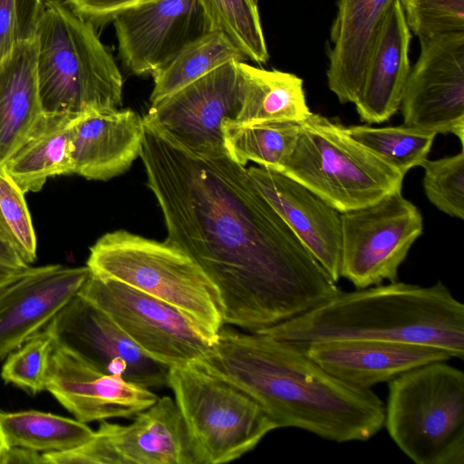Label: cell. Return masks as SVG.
I'll list each match as a JSON object with an SVG mask.
<instances>
[{
    "instance_id": "1",
    "label": "cell",
    "mask_w": 464,
    "mask_h": 464,
    "mask_svg": "<svg viewBox=\"0 0 464 464\" xmlns=\"http://www.w3.org/2000/svg\"><path fill=\"white\" fill-rule=\"evenodd\" d=\"M142 120L140 157L166 240L216 285L224 324L256 333L340 291L225 147L190 148Z\"/></svg>"
},
{
    "instance_id": "2",
    "label": "cell",
    "mask_w": 464,
    "mask_h": 464,
    "mask_svg": "<svg viewBox=\"0 0 464 464\" xmlns=\"http://www.w3.org/2000/svg\"><path fill=\"white\" fill-rule=\"evenodd\" d=\"M194 363L248 394L277 429H300L343 443L368 440L384 426L379 396L331 375L304 344L223 325Z\"/></svg>"
},
{
    "instance_id": "3",
    "label": "cell",
    "mask_w": 464,
    "mask_h": 464,
    "mask_svg": "<svg viewBox=\"0 0 464 464\" xmlns=\"http://www.w3.org/2000/svg\"><path fill=\"white\" fill-rule=\"evenodd\" d=\"M258 333L304 345L343 339L407 342L463 359L464 304L440 281L430 286L394 281L340 290L313 309Z\"/></svg>"
},
{
    "instance_id": "4",
    "label": "cell",
    "mask_w": 464,
    "mask_h": 464,
    "mask_svg": "<svg viewBox=\"0 0 464 464\" xmlns=\"http://www.w3.org/2000/svg\"><path fill=\"white\" fill-rule=\"evenodd\" d=\"M35 40L44 113L81 114L121 106L123 80L114 59L96 27L65 1H44Z\"/></svg>"
},
{
    "instance_id": "5",
    "label": "cell",
    "mask_w": 464,
    "mask_h": 464,
    "mask_svg": "<svg viewBox=\"0 0 464 464\" xmlns=\"http://www.w3.org/2000/svg\"><path fill=\"white\" fill-rule=\"evenodd\" d=\"M92 274L116 280L175 307L216 338L223 323L216 285L184 251L127 230L102 236L91 247Z\"/></svg>"
},
{
    "instance_id": "6",
    "label": "cell",
    "mask_w": 464,
    "mask_h": 464,
    "mask_svg": "<svg viewBox=\"0 0 464 464\" xmlns=\"http://www.w3.org/2000/svg\"><path fill=\"white\" fill-rule=\"evenodd\" d=\"M432 362L388 382L384 425L417 464L464 463V372Z\"/></svg>"
},
{
    "instance_id": "7",
    "label": "cell",
    "mask_w": 464,
    "mask_h": 464,
    "mask_svg": "<svg viewBox=\"0 0 464 464\" xmlns=\"http://www.w3.org/2000/svg\"><path fill=\"white\" fill-rule=\"evenodd\" d=\"M299 126L296 146L280 172L338 212L401 190L404 176L351 137L344 126L313 112Z\"/></svg>"
},
{
    "instance_id": "8",
    "label": "cell",
    "mask_w": 464,
    "mask_h": 464,
    "mask_svg": "<svg viewBox=\"0 0 464 464\" xmlns=\"http://www.w3.org/2000/svg\"><path fill=\"white\" fill-rule=\"evenodd\" d=\"M167 381L199 464L239 459L277 429L248 394L195 363L169 367Z\"/></svg>"
},
{
    "instance_id": "9",
    "label": "cell",
    "mask_w": 464,
    "mask_h": 464,
    "mask_svg": "<svg viewBox=\"0 0 464 464\" xmlns=\"http://www.w3.org/2000/svg\"><path fill=\"white\" fill-rule=\"evenodd\" d=\"M78 295L103 311L149 357L168 368L194 363L216 338L167 303L91 275Z\"/></svg>"
},
{
    "instance_id": "10",
    "label": "cell",
    "mask_w": 464,
    "mask_h": 464,
    "mask_svg": "<svg viewBox=\"0 0 464 464\" xmlns=\"http://www.w3.org/2000/svg\"><path fill=\"white\" fill-rule=\"evenodd\" d=\"M340 276L356 288L396 281L399 267L423 230L420 212L401 190L340 213Z\"/></svg>"
},
{
    "instance_id": "11",
    "label": "cell",
    "mask_w": 464,
    "mask_h": 464,
    "mask_svg": "<svg viewBox=\"0 0 464 464\" xmlns=\"http://www.w3.org/2000/svg\"><path fill=\"white\" fill-rule=\"evenodd\" d=\"M128 425L102 420L92 437L68 451L42 453L44 464H199L183 418L159 397Z\"/></svg>"
},
{
    "instance_id": "12",
    "label": "cell",
    "mask_w": 464,
    "mask_h": 464,
    "mask_svg": "<svg viewBox=\"0 0 464 464\" xmlns=\"http://www.w3.org/2000/svg\"><path fill=\"white\" fill-rule=\"evenodd\" d=\"M401 97L403 124L464 140V32L420 39Z\"/></svg>"
},
{
    "instance_id": "13",
    "label": "cell",
    "mask_w": 464,
    "mask_h": 464,
    "mask_svg": "<svg viewBox=\"0 0 464 464\" xmlns=\"http://www.w3.org/2000/svg\"><path fill=\"white\" fill-rule=\"evenodd\" d=\"M54 345L146 388L168 384L169 368L142 352L103 311L79 295L46 324Z\"/></svg>"
},
{
    "instance_id": "14",
    "label": "cell",
    "mask_w": 464,
    "mask_h": 464,
    "mask_svg": "<svg viewBox=\"0 0 464 464\" xmlns=\"http://www.w3.org/2000/svg\"><path fill=\"white\" fill-rule=\"evenodd\" d=\"M118 53L135 75L153 74L208 31L198 0H153L113 19Z\"/></svg>"
},
{
    "instance_id": "15",
    "label": "cell",
    "mask_w": 464,
    "mask_h": 464,
    "mask_svg": "<svg viewBox=\"0 0 464 464\" xmlns=\"http://www.w3.org/2000/svg\"><path fill=\"white\" fill-rule=\"evenodd\" d=\"M237 61L228 62L151 105L143 119L190 148L225 147L222 123L239 110Z\"/></svg>"
},
{
    "instance_id": "16",
    "label": "cell",
    "mask_w": 464,
    "mask_h": 464,
    "mask_svg": "<svg viewBox=\"0 0 464 464\" xmlns=\"http://www.w3.org/2000/svg\"><path fill=\"white\" fill-rule=\"evenodd\" d=\"M45 390L84 423L133 419L159 399L150 388L106 373L54 343Z\"/></svg>"
},
{
    "instance_id": "17",
    "label": "cell",
    "mask_w": 464,
    "mask_h": 464,
    "mask_svg": "<svg viewBox=\"0 0 464 464\" xmlns=\"http://www.w3.org/2000/svg\"><path fill=\"white\" fill-rule=\"evenodd\" d=\"M87 266L30 267L0 288V359L41 331L91 276Z\"/></svg>"
},
{
    "instance_id": "18",
    "label": "cell",
    "mask_w": 464,
    "mask_h": 464,
    "mask_svg": "<svg viewBox=\"0 0 464 464\" xmlns=\"http://www.w3.org/2000/svg\"><path fill=\"white\" fill-rule=\"evenodd\" d=\"M247 172L272 208L337 282L341 277L340 212L280 171L251 166Z\"/></svg>"
},
{
    "instance_id": "19",
    "label": "cell",
    "mask_w": 464,
    "mask_h": 464,
    "mask_svg": "<svg viewBox=\"0 0 464 464\" xmlns=\"http://www.w3.org/2000/svg\"><path fill=\"white\" fill-rule=\"evenodd\" d=\"M304 348L331 375L362 389L388 382L413 368L454 358L438 347L387 340H329L313 342Z\"/></svg>"
},
{
    "instance_id": "20",
    "label": "cell",
    "mask_w": 464,
    "mask_h": 464,
    "mask_svg": "<svg viewBox=\"0 0 464 464\" xmlns=\"http://www.w3.org/2000/svg\"><path fill=\"white\" fill-rule=\"evenodd\" d=\"M143 138V120L131 109L82 113L72 128V173L94 180L119 176L140 157Z\"/></svg>"
},
{
    "instance_id": "21",
    "label": "cell",
    "mask_w": 464,
    "mask_h": 464,
    "mask_svg": "<svg viewBox=\"0 0 464 464\" xmlns=\"http://www.w3.org/2000/svg\"><path fill=\"white\" fill-rule=\"evenodd\" d=\"M411 39L401 4L394 0L378 34L353 102L362 121L381 123L399 110L411 71Z\"/></svg>"
},
{
    "instance_id": "22",
    "label": "cell",
    "mask_w": 464,
    "mask_h": 464,
    "mask_svg": "<svg viewBox=\"0 0 464 464\" xmlns=\"http://www.w3.org/2000/svg\"><path fill=\"white\" fill-rule=\"evenodd\" d=\"M394 0H339L331 28L327 82L342 103L354 102L372 48Z\"/></svg>"
},
{
    "instance_id": "23",
    "label": "cell",
    "mask_w": 464,
    "mask_h": 464,
    "mask_svg": "<svg viewBox=\"0 0 464 464\" xmlns=\"http://www.w3.org/2000/svg\"><path fill=\"white\" fill-rule=\"evenodd\" d=\"M36 40L17 44L0 61V167L27 138L41 117Z\"/></svg>"
},
{
    "instance_id": "24",
    "label": "cell",
    "mask_w": 464,
    "mask_h": 464,
    "mask_svg": "<svg viewBox=\"0 0 464 464\" xmlns=\"http://www.w3.org/2000/svg\"><path fill=\"white\" fill-rule=\"evenodd\" d=\"M81 114L44 113L4 163L24 194L41 190L51 177L72 173V134Z\"/></svg>"
},
{
    "instance_id": "25",
    "label": "cell",
    "mask_w": 464,
    "mask_h": 464,
    "mask_svg": "<svg viewBox=\"0 0 464 464\" xmlns=\"http://www.w3.org/2000/svg\"><path fill=\"white\" fill-rule=\"evenodd\" d=\"M241 124L269 121L301 122L310 111L298 76L279 70H266L245 62L237 63Z\"/></svg>"
},
{
    "instance_id": "26",
    "label": "cell",
    "mask_w": 464,
    "mask_h": 464,
    "mask_svg": "<svg viewBox=\"0 0 464 464\" xmlns=\"http://www.w3.org/2000/svg\"><path fill=\"white\" fill-rule=\"evenodd\" d=\"M245 60L226 34L208 30L187 44L169 63L152 74L150 103L156 104L228 62Z\"/></svg>"
},
{
    "instance_id": "27",
    "label": "cell",
    "mask_w": 464,
    "mask_h": 464,
    "mask_svg": "<svg viewBox=\"0 0 464 464\" xmlns=\"http://www.w3.org/2000/svg\"><path fill=\"white\" fill-rule=\"evenodd\" d=\"M0 430L8 447L38 452L68 451L93 435L86 423L39 411H0Z\"/></svg>"
},
{
    "instance_id": "28",
    "label": "cell",
    "mask_w": 464,
    "mask_h": 464,
    "mask_svg": "<svg viewBox=\"0 0 464 464\" xmlns=\"http://www.w3.org/2000/svg\"><path fill=\"white\" fill-rule=\"evenodd\" d=\"M300 126L293 121L241 124L227 120L222 123L224 146L230 158L246 166H258L281 171L294 152Z\"/></svg>"
},
{
    "instance_id": "29",
    "label": "cell",
    "mask_w": 464,
    "mask_h": 464,
    "mask_svg": "<svg viewBox=\"0 0 464 464\" xmlns=\"http://www.w3.org/2000/svg\"><path fill=\"white\" fill-rule=\"evenodd\" d=\"M208 30L226 34L246 59L265 63L269 58L256 0H198Z\"/></svg>"
},
{
    "instance_id": "30",
    "label": "cell",
    "mask_w": 464,
    "mask_h": 464,
    "mask_svg": "<svg viewBox=\"0 0 464 464\" xmlns=\"http://www.w3.org/2000/svg\"><path fill=\"white\" fill-rule=\"evenodd\" d=\"M345 129L351 137L403 176L427 159L437 135L404 124L377 128L353 125Z\"/></svg>"
},
{
    "instance_id": "31",
    "label": "cell",
    "mask_w": 464,
    "mask_h": 464,
    "mask_svg": "<svg viewBox=\"0 0 464 464\" xmlns=\"http://www.w3.org/2000/svg\"><path fill=\"white\" fill-rule=\"evenodd\" d=\"M0 237L30 265L36 259V236L24 193L0 167Z\"/></svg>"
},
{
    "instance_id": "32",
    "label": "cell",
    "mask_w": 464,
    "mask_h": 464,
    "mask_svg": "<svg viewBox=\"0 0 464 464\" xmlns=\"http://www.w3.org/2000/svg\"><path fill=\"white\" fill-rule=\"evenodd\" d=\"M53 350L50 334L44 330L38 332L8 354L2 379L33 394L45 390Z\"/></svg>"
},
{
    "instance_id": "33",
    "label": "cell",
    "mask_w": 464,
    "mask_h": 464,
    "mask_svg": "<svg viewBox=\"0 0 464 464\" xmlns=\"http://www.w3.org/2000/svg\"><path fill=\"white\" fill-rule=\"evenodd\" d=\"M424 169L423 188L428 199L445 214L464 218V151L430 160Z\"/></svg>"
},
{
    "instance_id": "34",
    "label": "cell",
    "mask_w": 464,
    "mask_h": 464,
    "mask_svg": "<svg viewBox=\"0 0 464 464\" xmlns=\"http://www.w3.org/2000/svg\"><path fill=\"white\" fill-rule=\"evenodd\" d=\"M410 30L425 39L464 32V0H399Z\"/></svg>"
},
{
    "instance_id": "35",
    "label": "cell",
    "mask_w": 464,
    "mask_h": 464,
    "mask_svg": "<svg viewBox=\"0 0 464 464\" xmlns=\"http://www.w3.org/2000/svg\"><path fill=\"white\" fill-rule=\"evenodd\" d=\"M44 0H0V61L19 44L35 40Z\"/></svg>"
},
{
    "instance_id": "36",
    "label": "cell",
    "mask_w": 464,
    "mask_h": 464,
    "mask_svg": "<svg viewBox=\"0 0 464 464\" xmlns=\"http://www.w3.org/2000/svg\"><path fill=\"white\" fill-rule=\"evenodd\" d=\"M153 0H65L80 16L95 27L112 22L121 13Z\"/></svg>"
},
{
    "instance_id": "37",
    "label": "cell",
    "mask_w": 464,
    "mask_h": 464,
    "mask_svg": "<svg viewBox=\"0 0 464 464\" xmlns=\"http://www.w3.org/2000/svg\"><path fill=\"white\" fill-rule=\"evenodd\" d=\"M30 267L15 250L0 237V288Z\"/></svg>"
},
{
    "instance_id": "38",
    "label": "cell",
    "mask_w": 464,
    "mask_h": 464,
    "mask_svg": "<svg viewBox=\"0 0 464 464\" xmlns=\"http://www.w3.org/2000/svg\"><path fill=\"white\" fill-rule=\"evenodd\" d=\"M40 464L43 463L42 453L22 448L7 447L0 457V464Z\"/></svg>"
},
{
    "instance_id": "39",
    "label": "cell",
    "mask_w": 464,
    "mask_h": 464,
    "mask_svg": "<svg viewBox=\"0 0 464 464\" xmlns=\"http://www.w3.org/2000/svg\"><path fill=\"white\" fill-rule=\"evenodd\" d=\"M8 446L6 445V442L4 439V436L2 434V431L0 430V457L3 454V452L6 450Z\"/></svg>"
},
{
    "instance_id": "40",
    "label": "cell",
    "mask_w": 464,
    "mask_h": 464,
    "mask_svg": "<svg viewBox=\"0 0 464 464\" xmlns=\"http://www.w3.org/2000/svg\"><path fill=\"white\" fill-rule=\"evenodd\" d=\"M257 2V0H256Z\"/></svg>"
}]
</instances>
